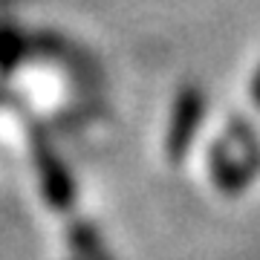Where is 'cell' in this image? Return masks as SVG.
<instances>
[{"label": "cell", "instance_id": "8992f818", "mask_svg": "<svg viewBox=\"0 0 260 260\" xmlns=\"http://www.w3.org/2000/svg\"><path fill=\"white\" fill-rule=\"evenodd\" d=\"M251 102L260 107V67H257V73H254V78H251Z\"/></svg>", "mask_w": 260, "mask_h": 260}, {"label": "cell", "instance_id": "5b68a950", "mask_svg": "<svg viewBox=\"0 0 260 260\" xmlns=\"http://www.w3.org/2000/svg\"><path fill=\"white\" fill-rule=\"evenodd\" d=\"M32 55V35L15 23H0V73H15Z\"/></svg>", "mask_w": 260, "mask_h": 260}, {"label": "cell", "instance_id": "7a4b0ae2", "mask_svg": "<svg viewBox=\"0 0 260 260\" xmlns=\"http://www.w3.org/2000/svg\"><path fill=\"white\" fill-rule=\"evenodd\" d=\"M205 113H208V99H205L200 84H182L171 104V119L165 127V156L171 165H179L188 156L197 133L203 127Z\"/></svg>", "mask_w": 260, "mask_h": 260}, {"label": "cell", "instance_id": "3957f363", "mask_svg": "<svg viewBox=\"0 0 260 260\" xmlns=\"http://www.w3.org/2000/svg\"><path fill=\"white\" fill-rule=\"evenodd\" d=\"M29 145H32V162H35L44 200L52 205V211H70L75 203V182L61 153L47 139V133L38 127H29Z\"/></svg>", "mask_w": 260, "mask_h": 260}, {"label": "cell", "instance_id": "277c9868", "mask_svg": "<svg viewBox=\"0 0 260 260\" xmlns=\"http://www.w3.org/2000/svg\"><path fill=\"white\" fill-rule=\"evenodd\" d=\"M67 240H70L75 260H116L107 240L90 220H73L70 232H67Z\"/></svg>", "mask_w": 260, "mask_h": 260}, {"label": "cell", "instance_id": "52a82bcc", "mask_svg": "<svg viewBox=\"0 0 260 260\" xmlns=\"http://www.w3.org/2000/svg\"><path fill=\"white\" fill-rule=\"evenodd\" d=\"M12 3H18V0H0V6H12Z\"/></svg>", "mask_w": 260, "mask_h": 260}, {"label": "cell", "instance_id": "6da1fadb", "mask_svg": "<svg viewBox=\"0 0 260 260\" xmlns=\"http://www.w3.org/2000/svg\"><path fill=\"white\" fill-rule=\"evenodd\" d=\"M208 177L223 197H240L260 177V139L246 119H229L208 148Z\"/></svg>", "mask_w": 260, "mask_h": 260}]
</instances>
